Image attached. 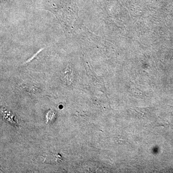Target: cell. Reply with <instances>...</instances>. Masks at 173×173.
<instances>
[{"label": "cell", "mask_w": 173, "mask_h": 173, "mask_svg": "<svg viewBox=\"0 0 173 173\" xmlns=\"http://www.w3.org/2000/svg\"><path fill=\"white\" fill-rule=\"evenodd\" d=\"M55 114L54 112L52 111H50L47 115V119L48 122H51V121L53 120L55 117Z\"/></svg>", "instance_id": "6da1fadb"}]
</instances>
